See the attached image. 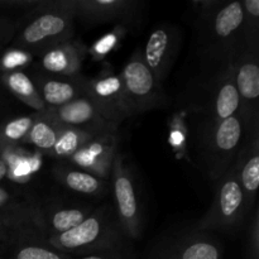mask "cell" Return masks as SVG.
Returning <instances> with one entry per match:
<instances>
[{"label":"cell","instance_id":"7a4b0ae2","mask_svg":"<svg viewBox=\"0 0 259 259\" xmlns=\"http://www.w3.org/2000/svg\"><path fill=\"white\" fill-rule=\"evenodd\" d=\"M75 22L68 0H43L37 9L20 19L9 46L28 51L35 57L58 43L72 39Z\"/></svg>","mask_w":259,"mask_h":259},{"label":"cell","instance_id":"836d02e7","mask_svg":"<svg viewBox=\"0 0 259 259\" xmlns=\"http://www.w3.org/2000/svg\"><path fill=\"white\" fill-rule=\"evenodd\" d=\"M5 181H8V166L7 162L0 157V186H2Z\"/></svg>","mask_w":259,"mask_h":259},{"label":"cell","instance_id":"d6986e66","mask_svg":"<svg viewBox=\"0 0 259 259\" xmlns=\"http://www.w3.org/2000/svg\"><path fill=\"white\" fill-rule=\"evenodd\" d=\"M56 181L76 195L100 199L110 192V181L103 180L66 162H58L52 168Z\"/></svg>","mask_w":259,"mask_h":259},{"label":"cell","instance_id":"3957f363","mask_svg":"<svg viewBox=\"0 0 259 259\" xmlns=\"http://www.w3.org/2000/svg\"><path fill=\"white\" fill-rule=\"evenodd\" d=\"M47 242L56 249L76 257L99 250L128 248L129 239L113 204H103L77 227L60 235H51Z\"/></svg>","mask_w":259,"mask_h":259},{"label":"cell","instance_id":"30bf717a","mask_svg":"<svg viewBox=\"0 0 259 259\" xmlns=\"http://www.w3.org/2000/svg\"><path fill=\"white\" fill-rule=\"evenodd\" d=\"M240 114L248 134L259 125V50H245L233 63Z\"/></svg>","mask_w":259,"mask_h":259},{"label":"cell","instance_id":"6da1fadb","mask_svg":"<svg viewBox=\"0 0 259 259\" xmlns=\"http://www.w3.org/2000/svg\"><path fill=\"white\" fill-rule=\"evenodd\" d=\"M196 5L197 50L202 61L214 71L212 78L233 66L244 51L242 2L209 0L199 2Z\"/></svg>","mask_w":259,"mask_h":259},{"label":"cell","instance_id":"ffe728a7","mask_svg":"<svg viewBox=\"0 0 259 259\" xmlns=\"http://www.w3.org/2000/svg\"><path fill=\"white\" fill-rule=\"evenodd\" d=\"M167 254L171 259H222L223 248L220 242L204 232H195L175 240Z\"/></svg>","mask_w":259,"mask_h":259},{"label":"cell","instance_id":"e575fe53","mask_svg":"<svg viewBox=\"0 0 259 259\" xmlns=\"http://www.w3.org/2000/svg\"><path fill=\"white\" fill-rule=\"evenodd\" d=\"M157 259H171V257H169L166 252H163V253H161L158 257H157Z\"/></svg>","mask_w":259,"mask_h":259},{"label":"cell","instance_id":"f546056e","mask_svg":"<svg viewBox=\"0 0 259 259\" xmlns=\"http://www.w3.org/2000/svg\"><path fill=\"white\" fill-rule=\"evenodd\" d=\"M245 259H259V211L255 205L252 210L249 230H248Z\"/></svg>","mask_w":259,"mask_h":259},{"label":"cell","instance_id":"4316f807","mask_svg":"<svg viewBox=\"0 0 259 259\" xmlns=\"http://www.w3.org/2000/svg\"><path fill=\"white\" fill-rule=\"evenodd\" d=\"M37 113L20 114L13 118L5 119L0 124V148H13L24 146L28 133L30 131Z\"/></svg>","mask_w":259,"mask_h":259},{"label":"cell","instance_id":"4fadbf2b","mask_svg":"<svg viewBox=\"0 0 259 259\" xmlns=\"http://www.w3.org/2000/svg\"><path fill=\"white\" fill-rule=\"evenodd\" d=\"M95 206L83 202H51L39 201L38 209V227L46 238L60 235L68 232L82 223Z\"/></svg>","mask_w":259,"mask_h":259},{"label":"cell","instance_id":"d4e9b609","mask_svg":"<svg viewBox=\"0 0 259 259\" xmlns=\"http://www.w3.org/2000/svg\"><path fill=\"white\" fill-rule=\"evenodd\" d=\"M5 259H73L56 249L43 235H28L18 240Z\"/></svg>","mask_w":259,"mask_h":259},{"label":"cell","instance_id":"83f0119b","mask_svg":"<svg viewBox=\"0 0 259 259\" xmlns=\"http://www.w3.org/2000/svg\"><path fill=\"white\" fill-rule=\"evenodd\" d=\"M243 37L245 50H259V0H243Z\"/></svg>","mask_w":259,"mask_h":259},{"label":"cell","instance_id":"f1b7e54d","mask_svg":"<svg viewBox=\"0 0 259 259\" xmlns=\"http://www.w3.org/2000/svg\"><path fill=\"white\" fill-rule=\"evenodd\" d=\"M34 56L18 47L3 48L0 52V73L10 71H27L34 61Z\"/></svg>","mask_w":259,"mask_h":259},{"label":"cell","instance_id":"ac0fdd59","mask_svg":"<svg viewBox=\"0 0 259 259\" xmlns=\"http://www.w3.org/2000/svg\"><path fill=\"white\" fill-rule=\"evenodd\" d=\"M238 179L245 200V210L249 217L257 205L259 187V125L254 126L235 162Z\"/></svg>","mask_w":259,"mask_h":259},{"label":"cell","instance_id":"9a60e30c","mask_svg":"<svg viewBox=\"0 0 259 259\" xmlns=\"http://www.w3.org/2000/svg\"><path fill=\"white\" fill-rule=\"evenodd\" d=\"M47 114L62 126L81 129L91 134L118 133V129L104 120L88 96L75 99L60 108L47 109Z\"/></svg>","mask_w":259,"mask_h":259},{"label":"cell","instance_id":"5bb4252c","mask_svg":"<svg viewBox=\"0 0 259 259\" xmlns=\"http://www.w3.org/2000/svg\"><path fill=\"white\" fill-rule=\"evenodd\" d=\"M88 51L85 43L75 38L58 43L35 56L38 58V70L62 77L81 75V67Z\"/></svg>","mask_w":259,"mask_h":259},{"label":"cell","instance_id":"e0dca14e","mask_svg":"<svg viewBox=\"0 0 259 259\" xmlns=\"http://www.w3.org/2000/svg\"><path fill=\"white\" fill-rule=\"evenodd\" d=\"M211 89L204 109L205 120L220 121L240 113V99L234 81L233 66L210 78Z\"/></svg>","mask_w":259,"mask_h":259},{"label":"cell","instance_id":"7c38bea8","mask_svg":"<svg viewBox=\"0 0 259 259\" xmlns=\"http://www.w3.org/2000/svg\"><path fill=\"white\" fill-rule=\"evenodd\" d=\"M118 133H104L93 137L66 163L110 181L111 169L118 156Z\"/></svg>","mask_w":259,"mask_h":259},{"label":"cell","instance_id":"277c9868","mask_svg":"<svg viewBox=\"0 0 259 259\" xmlns=\"http://www.w3.org/2000/svg\"><path fill=\"white\" fill-rule=\"evenodd\" d=\"M248 136L240 113L220 121L205 120L199 141V154L212 182H217L234 166Z\"/></svg>","mask_w":259,"mask_h":259},{"label":"cell","instance_id":"484cf974","mask_svg":"<svg viewBox=\"0 0 259 259\" xmlns=\"http://www.w3.org/2000/svg\"><path fill=\"white\" fill-rule=\"evenodd\" d=\"M99 134H91L89 132L81 131V129L70 128V126H62L57 142L53 148L47 153V157L57 159L58 162H66L70 159L81 147L88 143L93 137Z\"/></svg>","mask_w":259,"mask_h":259},{"label":"cell","instance_id":"603a6c76","mask_svg":"<svg viewBox=\"0 0 259 259\" xmlns=\"http://www.w3.org/2000/svg\"><path fill=\"white\" fill-rule=\"evenodd\" d=\"M28 235H46L33 220L0 212V259H5L13 245Z\"/></svg>","mask_w":259,"mask_h":259},{"label":"cell","instance_id":"52a82bcc","mask_svg":"<svg viewBox=\"0 0 259 259\" xmlns=\"http://www.w3.org/2000/svg\"><path fill=\"white\" fill-rule=\"evenodd\" d=\"M110 192L114 197V209L124 233L129 240L139 239L142 235V207L136 180L125 157L118 153L113 163L110 176Z\"/></svg>","mask_w":259,"mask_h":259},{"label":"cell","instance_id":"d6a6232c","mask_svg":"<svg viewBox=\"0 0 259 259\" xmlns=\"http://www.w3.org/2000/svg\"><path fill=\"white\" fill-rule=\"evenodd\" d=\"M73 259H131L129 258L128 248L123 249H108L99 250V252L88 253V254L76 255Z\"/></svg>","mask_w":259,"mask_h":259},{"label":"cell","instance_id":"d590c367","mask_svg":"<svg viewBox=\"0 0 259 259\" xmlns=\"http://www.w3.org/2000/svg\"><path fill=\"white\" fill-rule=\"evenodd\" d=\"M2 50H3V48H2V47H0V52H2Z\"/></svg>","mask_w":259,"mask_h":259},{"label":"cell","instance_id":"8992f818","mask_svg":"<svg viewBox=\"0 0 259 259\" xmlns=\"http://www.w3.org/2000/svg\"><path fill=\"white\" fill-rule=\"evenodd\" d=\"M120 77L128 118L162 108L169 103L162 85L144 62L139 47L124 65Z\"/></svg>","mask_w":259,"mask_h":259},{"label":"cell","instance_id":"9c48e42d","mask_svg":"<svg viewBox=\"0 0 259 259\" xmlns=\"http://www.w3.org/2000/svg\"><path fill=\"white\" fill-rule=\"evenodd\" d=\"M182 43L181 30L174 24L157 25L141 48L142 57L159 83H163L171 72Z\"/></svg>","mask_w":259,"mask_h":259},{"label":"cell","instance_id":"4dcf8cb0","mask_svg":"<svg viewBox=\"0 0 259 259\" xmlns=\"http://www.w3.org/2000/svg\"><path fill=\"white\" fill-rule=\"evenodd\" d=\"M42 3L43 0H0V10L2 12L22 13V15L24 17L37 9Z\"/></svg>","mask_w":259,"mask_h":259},{"label":"cell","instance_id":"cb8c5ba5","mask_svg":"<svg viewBox=\"0 0 259 259\" xmlns=\"http://www.w3.org/2000/svg\"><path fill=\"white\" fill-rule=\"evenodd\" d=\"M62 131V125L53 120L46 113H37L30 131L28 133L24 146H29L42 156H47L57 142L58 136Z\"/></svg>","mask_w":259,"mask_h":259},{"label":"cell","instance_id":"ba28073f","mask_svg":"<svg viewBox=\"0 0 259 259\" xmlns=\"http://www.w3.org/2000/svg\"><path fill=\"white\" fill-rule=\"evenodd\" d=\"M85 96L90 99L104 120L113 128L118 129L128 118L120 72H115L110 66H105L99 75L88 77Z\"/></svg>","mask_w":259,"mask_h":259},{"label":"cell","instance_id":"5b68a950","mask_svg":"<svg viewBox=\"0 0 259 259\" xmlns=\"http://www.w3.org/2000/svg\"><path fill=\"white\" fill-rule=\"evenodd\" d=\"M248 218L245 200L235 163L215 182V195L209 211L195 225V232H225L233 234Z\"/></svg>","mask_w":259,"mask_h":259},{"label":"cell","instance_id":"7402d4cb","mask_svg":"<svg viewBox=\"0 0 259 259\" xmlns=\"http://www.w3.org/2000/svg\"><path fill=\"white\" fill-rule=\"evenodd\" d=\"M38 152L24 149L22 147L13 148H0V157L7 162L8 181L15 185H25L32 180V177L39 171L40 159Z\"/></svg>","mask_w":259,"mask_h":259},{"label":"cell","instance_id":"2e32d148","mask_svg":"<svg viewBox=\"0 0 259 259\" xmlns=\"http://www.w3.org/2000/svg\"><path fill=\"white\" fill-rule=\"evenodd\" d=\"M37 86L39 95L47 109L60 108L75 99L85 96V85L88 77L83 75L73 77L53 76L37 70L29 73Z\"/></svg>","mask_w":259,"mask_h":259},{"label":"cell","instance_id":"8fae6325","mask_svg":"<svg viewBox=\"0 0 259 259\" xmlns=\"http://www.w3.org/2000/svg\"><path fill=\"white\" fill-rule=\"evenodd\" d=\"M76 20L85 24H118L128 27L142 12L137 0H68Z\"/></svg>","mask_w":259,"mask_h":259},{"label":"cell","instance_id":"1f68e13d","mask_svg":"<svg viewBox=\"0 0 259 259\" xmlns=\"http://www.w3.org/2000/svg\"><path fill=\"white\" fill-rule=\"evenodd\" d=\"M19 23L20 19H14L0 12V47L4 48L5 45H10L19 28Z\"/></svg>","mask_w":259,"mask_h":259},{"label":"cell","instance_id":"44dd1931","mask_svg":"<svg viewBox=\"0 0 259 259\" xmlns=\"http://www.w3.org/2000/svg\"><path fill=\"white\" fill-rule=\"evenodd\" d=\"M0 85L8 94L32 109L33 113H46L47 106L43 103L34 81L28 71H10L0 73Z\"/></svg>","mask_w":259,"mask_h":259}]
</instances>
